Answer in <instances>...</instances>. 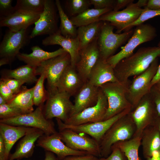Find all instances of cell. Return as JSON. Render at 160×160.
<instances>
[{
	"label": "cell",
	"instance_id": "cell-48",
	"mask_svg": "<svg viewBox=\"0 0 160 160\" xmlns=\"http://www.w3.org/2000/svg\"><path fill=\"white\" fill-rule=\"evenodd\" d=\"M5 147L2 136L0 135V160H5Z\"/></svg>",
	"mask_w": 160,
	"mask_h": 160
},
{
	"label": "cell",
	"instance_id": "cell-8",
	"mask_svg": "<svg viewBox=\"0 0 160 160\" xmlns=\"http://www.w3.org/2000/svg\"><path fill=\"white\" fill-rule=\"evenodd\" d=\"M43 105L37 107L33 111L9 119L0 120V123L16 126H23L40 129L44 134L50 135L55 133L54 123L47 119L43 111Z\"/></svg>",
	"mask_w": 160,
	"mask_h": 160
},
{
	"label": "cell",
	"instance_id": "cell-46",
	"mask_svg": "<svg viewBox=\"0 0 160 160\" xmlns=\"http://www.w3.org/2000/svg\"><path fill=\"white\" fill-rule=\"evenodd\" d=\"M94 156L90 154L83 156H70L62 160H92Z\"/></svg>",
	"mask_w": 160,
	"mask_h": 160
},
{
	"label": "cell",
	"instance_id": "cell-13",
	"mask_svg": "<svg viewBox=\"0 0 160 160\" xmlns=\"http://www.w3.org/2000/svg\"><path fill=\"white\" fill-rule=\"evenodd\" d=\"M29 39L27 29L16 32L9 30L0 43L1 58L6 59L9 64H11L19 53L20 50L27 44Z\"/></svg>",
	"mask_w": 160,
	"mask_h": 160
},
{
	"label": "cell",
	"instance_id": "cell-4",
	"mask_svg": "<svg viewBox=\"0 0 160 160\" xmlns=\"http://www.w3.org/2000/svg\"><path fill=\"white\" fill-rule=\"evenodd\" d=\"M114 27L107 22L104 21L97 39L100 59L106 61L122 44L132 35V29L120 33L113 32Z\"/></svg>",
	"mask_w": 160,
	"mask_h": 160
},
{
	"label": "cell",
	"instance_id": "cell-20",
	"mask_svg": "<svg viewBox=\"0 0 160 160\" xmlns=\"http://www.w3.org/2000/svg\"><path fill=\"white\" fill-rule=\"evenodd\" d=\"M42 44L45 46L60 45L69 54L71 57V65L75 67L79 58V41L77 37L75 38L66 37L62 35L58 30L43 39Z\"/></svg>",
	"mask_w": 160,
	"mask_h": 160
},
{
	"label": "cell",
	"instance_id": "cell-18",
	"mask_svg": "<svg viewBox=\"0 0 160 160\" xmlns=\"http://www.w3.org/2000/svg\"><path fill=\"white\" fill-rule=\"evenodd\" d=\"M97 39L79 51V58L75 68L85 83L88 81L92 68L100 59Z\"/></svg>",
	"mask_w": 160,
	"mask_h": 160
},
{
	"label": "cell",
	"instance_id": "cell-32",
	"mask_svg": "<svg viewBox=\"0 0 160 160\" xmlns=\"http://www.w3.org/2000/svg\"><path fill=\"white\" fill-rule=\"evenodd\" d=\"M141 141V136L134 137L127 140L117 142L113 145L122 151L128 160H141L138 155Z\"/></svg>",
	"mask_w": 160,
	"mask_h": 160
},
{
	"label": "cell",
	"instance_id": "cell-28",
	"mask_svg": "<svg viewBox=\"0 0 160 160\" xmlns=\"http://www.w3.org/2000/svg\"><path fill=\"white\" fill-rule=\"evenodd\" d=\"M36 68L26 64L14 69H3L0 72L1 78L21 80L30 84L36 83L38 79L36 76Z\"/></svg>",
	"mask_w": 160,
	"mask_h": 160
},
{
	"label": "cell",
	"instance_id": "cell-44",
	"mask_svg": "<svg viewBox=\"0 0 160 160\" xmlns=\"http://www.w3.org/2000/svg\"><path fill=\"white\" fill-rule=\"evenodd\" d=\"M150 92L155 103L158 116L160 117V92L153 86Z\"/></svg>",
	"mask_w": 160,
	"mask_h": 160
},
{
	"label": "cell",
	"instance_id": "cell-27",
	"mask_svg": "<svg viewBox=\"0 0 160 160\" xmlns=\"http://www.w3.org/2000/svg\"><path fill=\"white\" fill-rule=\"evenodd\" d=\"M141 145L146 159L150 157L155 151L160 150V133L153 125L147 127L141 135Z\"/></svg>",
	"mask_w": 160,
	"mask_h": 160
},
{
	"label": "cell",
	"instance_id": "cell-11",
	"mask_svg": "<svg viewBox=\"0 0 160 160\" xmlns=\"http://www.w3.org/2000/svg\"><path fill=\"white\" fill-rule=\"evenodd\" d=\"M132 110V108L126 109L105 120L78 125L66 124L58 119H56V120L59 131L68 129L77 133L87 134L99 143L104 134L111 125L119 119L129 113Z\"/></svg>",
	"mask_w": 160,
	"mask_h": 160
},
{
	"label": "cell",
	"instance_id": "cell-53",
	"mask_svg": "<svg viewBox=\"0 0 160 160\" xmlns=\"http://www.w3.org/2000/svg\"><path fill=\"white\" fill-rule=\"evenodd\" d=\"M153 125L157 128L160 133V117L157 116Z\"/></svg>",
	"mask_w": 160,
	"mask_h": 160
},
{
	"label": "cell",
	"instance_id": "cell-52",
	"mask_svg": "<svg viewBox=\"0 0 160 160\" xmlns=\"http://www.w3.org/2000/svg\"><path fill=\"white\" fill-rule=\"evenodd\" d=\"M148 0H139L136 3V5L139 7L142 8V7H146L148 3Z\"/></svg>",
	"mask_w": 160,
	"mask_h": 160
},
{
	"label": "cell",
	"instance_id": "cell-30",
	"mask_svg": "<svg viewBox=\"0 0 160 160\" xmlns=\"http://www.w3.org/2000/svg\"><path fill=\"white\" fill-rule=\"evenodd\" d=\"M33 90V87L28 89L26 86H22L20 92L7 104L19 108L23 114L32 112L34 111Z\"/></svg>",
	"mask_w": 160,
	"mask_h": 160
},
{
	"label": "cell",
	"instance_id": "cell-1",
	"mask_svg": "<svg viewBox=\"0 0 160 160\" xmlns=\"http://www.w3.org/2000/svg\"><path fill=\"white\" fill-rule=\"evenodd\" d=\"M160 57V45L143 47L123 59L114 68L115 75L119 81H126L131 76L142 73Z\"/></svg>",
	"mask_w": 160,
	"mask_h": 160
},
{
	"label": "cell",
	"instance_id": "cell-2",
	"mask_svg": "<svg viewBox=\"0 0 160 160\" xmlns=\"http://www.w3.org/2000/svg\"><path fill=\"white\" fill-rule=\"evenodd\" d=\"M130 112L115 122L104 134L99 143L101 157L109 156L111 152V147L115 143L133 137L136 127Z\"/></svg>",
	"mask_w": 160,
	"mask_h": 160
},
{
	"label": "cell",
	"instance_id": "cell-55",
	"mask_svg": "<svg viewBox=\"0 0 160 160\" xmlns=\"http://www.w3.org/2000/svg\"><path fill=\"white\" fill-rule=\"evenodd\" d=\"M156 89L160 92V80L158 81L153 86Z\"/></svg>",
	"mask_w": 160,
	"mask_h": 160
},
{
	"label": "cell",
	"instance_id": "cell-10",
	"mask_svg": "<svg viewBox=\"0 0 160 160\" xmlns=\"http://www.w3.org/2000/svg\"><path fill=\"white\" fill-rule=\"evenodd\" d=\"M130 113L136 127L133 137L141 136L144 129L153 125L158 116L155 103L150 92L141 99Z\"/></svg>",
	"mask_w": 160,
	"mask_h": 160
},
{
	"label": "cell",
	"instance_id": "cell-43",
	"mask_svg": "<svg viewBox=\"0 0 160 160\" xmlns=\"http://www.w3.org/2000/svg\"><path fill=\"white\" fill-rule=\"evenodd\" d=\"M0 95L5 98L7 103L12 100L16 95L1 79H0Z\"/></svg>",
	"mask_w": 160,
	"mask_h": 160
},
{
	"label": "cell",
	"instance_id": "cell-45",
	"mask_svg": "<svg viewBox=\"0 0 160 160\" xmlns=\"http://www.w3.org/2000/svg\"><path fill=\"white\" fill-rule=\"evenodd\" d=\"M133 0H117L113 10L119 11L121 9L127 7L129 4L133 3Z\"/></svg>",
	"mask_w": 160,
	"mask_h": 160
},
{
	"label": "cell",
	"instance_id": "cell-37",
	"mask_svg": "<svg viewBox=\"0 0 160 160\" xmlns=\"http://www.w3.org/2000/svg\"><path fill=\"white\" fill-rule=\"evenodd\" d=\"M158 16H160V9L153 10L145 9L138 19L133 23L127 26L124 28L123 31L129 30L134 26L143 23L145 22L148 20Z\"/></svg>",
	"mask_w": 160,
	"mask_h": 160
},
{
	"label": "cell",
	"instance_id": "cell-26",
	"mask_svg": "<svg viewBox=\"0 0 160 160\" xmlns=\"http://www.w3.org/2000/svg\"><path fill=\"white\" fill-rule=\"evenodd\" d=\"M31 49L32 51L31 53L27 54L20 52L17 57L26 64L36 68L41 63L66 52L63 48H60L55 51L48 52L44 50L38 46H33Z\"/></svg>",
	"mask_w": 160,
	"mask_h": 160
},
{
	"label": "cell",
	"instance_id": "cell-5",
	"mask_svg": "<svg viewBox=\"0 0 160 160\" xmlns=\"http://www.w3.org/2000/svg\"><path fill=\"white\" fill-rule=\"evenodd\" d=\"M157 36L156 28L150 24L143 23L136 26L127 43L120 52L109 57L107 62L114 68L121 61L132 54L138 46L153 40Z\"/></svg>",
	"mask_w": 160,
	"mask_h": 160
},
{
	"label": "cell",
	"instance_id": "cell-19",
	"mask_svg": "<svg viewBox=\"0 0 160 160\" xmlns=\"http://www.w3.org/2000/svg\"><path fill=\"white\" fill-rule=\"evenodd\" d=\"M41 13L16 10L9 16L0 18V25L7 27L12 31L27 29L30 25L35 24Z\"/></svg>",
	"mask_w": 160,
	"mask_h": 160
},
{
	"label": "cell",
	"instance_id": "cell-56",
	"mask_svg": "<svg viewBox=\"0 0 160 160\" xmlns=\"http://www.w3.org/2000/svg\"><path fill=\"white\" fill-rule=\"evenodd\" d=\"M92 160H99L98 157L94 156Z\"/></svg>",
	"mask_w": 160,
	"mask_h": 160
},
{
	"label": "cell",
	"instance_id": "cell-35",
	"mask_svg": "<svg viewBox=\"0 0 160 160\" xmlns=\"http://www.w3.org/2000/svg\"><path fill=\"white\" fill-rule=\"evenodd\" d=\"M45 2V0H18L14 7L15 10L41 13L44 9Z\"/></svg>",
	"mask_w": 160,
	"mask_h": 160
},
{
	"label": "cell",
	"instance_id": "cell-29",
	"mask_svg": "<svg viewBox=\"0 0 160 160\" xmlns=\"http://www.w3.org/2000/svg\"><path fill=\"white\" fill-rule=\"evenodd\" d=\"M103 22L99 21L78 28L77 37L79 41V51L98 38Z\"/></svg>",
	"mask_w": 160,
	"mask_h": 160
},
{
	"label": "cell",
	"instance_id": "cell-22",
	"mask_svg": "<svg viewBox=\"0 0 160 160\" xmlns=\"http://www.w3.org/2000/svg\"><path fill=\"white\" fill-rule=\"evenodd\" d=\"M85 82L71 64L65 69L58 81L57 89L66 92L71 96L75 95Z\"/></svg>",
	"mask_w": 160,
	"mask_h": 160
},
{
	"label": "cell",
	"instance_id": "cell-9",
	"mask_svg": "<svg viewBox=\"0 0 160 160\" xmlns=\"http://www.w3.org/2000/svg\"><path fill=\"white\" fill-rule=\"evenodd\" d=\"M71 96L67 93L60 91L48 94L43 111L45 118L51 120L55 118L65 122L71 116L73 108L70 100Z\"/></svg>",
	"mask_w": 160,
	"mask_h": 160
},
{
	"label": "cell",
	"instance_id": "cell-49",
	"mask_svg": "<svg viewBox=\"0 0 160 160\" xmlns=\"http://www.w3.org/2000/svg\"><path fill=\"white\" fill-rule=\"evenodd\" d=\"M160 80V63L158 66L157 72L152 79L151 84V87Z\"/></svg>",
	"mask_w": 160,
	"mask_h": 160
},
{
	"label": "cell",
	"instance_id": "cell-36",
	"mask_svg": "<svg viewBox=\"0 0 160 160\" xmlns=\"http://www.w3.org/2000/svg\"><path fill=\"white\" fill-rule=\"evenodd\" d=\"M90 0H68L65 1L66 7L69 14L74 17L89 9Z\"/></svg>",
	"mask_w": 160,
	"mask_h": 160
},
{
	"label": "cell",
	"instance_id": "cell-14",
	"mask_svg": "<svg viewBox=\"0 0 160 160\" xmlns=\"http://www.w3.org/2000/svg\"><path fill=\"white\" fill-rule=\"evenodd\" d=\"M145 10L133 2L122 10H112L104 14L100 17L99 20L109 22L116 28V33H119L127 26L136 21Z\"/></svg>",
	"mask_w": 160,
	"mask_h": 160
},
{
	"label": "cell",
	"instance_id": "cell-25",
	"mask_svg": "<svg viewBox=\"0 0 160 160\" xmlns=\"http://www.w3.org/2000/svg\"><path fill=\"white\" fill-rule=\"evenodd\" d=\"M33 128L0 123V135L3 139L5 147V160H8L10 151L15 143Z\"/></svg>",
	"mask_w": 160,
	"mask_h": 160
},
{
	"label": "cell",
	"instance_id": "cell-6",
	"mask_svg": "<svg viewBox=\"0 0 160 160\" xmlns=\"http://www.w3.org/2000/svg\"><path fill=\"white\" fill-rule=\"evenodd\" d=\"M71 64V57L66 51L57 56L41 63L36 68V75L44 73L47 80L48 94L53 93L57 89L59 79L65 68Z\"/></svg>",
	"mask_w": 160,
	"mask_h": 160
},
{
	"label": "cell",
	"instance_id": "cell-31",
	"mask_svg": "<svg viewBox=\"0 0 160 160\" xmlns=\"http://www.w3.org/2000/svg\"><path fill=\"white\" fill-rule=\"evenodd\" d=\"M113 9L112 8L102 9L89 8L80 14L72 17L70 20L73 24L78 28L100 21L102 15Z\"/></svg>",
	"mask_w": 160,
	"mask_h": 160
},
{
	"label": "cell",
	"instance_id": "cell-33",
	"mask_svg": "<svg viewBox=\"0 0 160 160\" xmlns=\"http://www.w3.org/2000/svg\"><path fill=\"white\" fill-rule=\"evenodd\" d=\"M55 5L58 11L60 23L58 29L61 34L68 38H75L77 37V30L64 12L60 1H55Z\"/></svg>",
	"mask_w": 160,
	"mask_h": 160
},
{
	"label": "cell",
	"instance_id": "cell-39",
	"mask_svg": "<svg viewBox=\"0 0 160 160\" xmlns=\"http://www.w3.org/2000/svg\"><path fill=\"white\" fill-rule=\"evenodd\" d=\"M0 79L5 83L15 95L20 92L22 85L26 83L23 81L13 78H1Z\"/></svg>",
	"mask_w": 160,
	"mask_h": 160
},
{
	"label": "cell",
	"instance_id": "cell-47",
	"mask_svg": "<svg viewBox=\"0 0 160 160\" xmlns=\"http://www.w3.org/2000/svg\"><path fill=\"white\" fill-rule=\"evenodd\" d=\"M144 8L148 9H160V0H148L147 5Z\"/></svg>",
	"mask_w": 160,
	"mask_h": 160
},
{
	"label": "cell",
	"instance_id": "cell-12",
	"mask_svg": "<svg viewBox=\"0 0 160 160\" xmlns=\"http://www.w3.org/2000/svg\"><path fill=\"white\" fill-rule=\"evenodd\" d=\"M108 107L107 98L99 87L98 100L94 106L71 116L65 122L71 125L98 122L103 120Z\"/></svg>",
	"mask_w": 160,
	"mask_h": 160
},
{
	"label": "cell",
	"instance_id": "cell-15",
	"mask_svg": "<svg viewBox=\"0 0 160 160\" xmlns=\"http://www.w3.org/2000/svg\"><path fill=\"white\" fill-rule=\"evenodd\" d=\"M59 132L62 141L69 148L87 152L97 157H101L99 143L93 138L68 129L60 131Z\"/></svg>",
	"mask_w": 160,
	"mask_h": 160
},
{
	"label": "cell",
	"instance_id": "cell-42",
	"mask_svg": "<svg viewBox=\"0 0 160 160\" xmlns=\"http://www.w3.org/2000/svg\"><path fill=\"white\" fill-rule=\"evenodd\" d=\"M116 1L115 0H90L91 5L94 8L102 9L106 8H113Z\"/></svg>",
	"mask_w": 160,
	"mask_h": 160
},
{
	"label": "cell",
	"instance_id": "cell-24",
	"mask_svg": "<svg viewBox=\"0 0 160 160\" xmlns=\"http://www.w3.org/2000/svg\"><path fill=\"white\" fill-rule=\"evenodd\" d=\"M118 81L112 66L107 61L99 59L92 68L88 81L100 87L106 83Z\"/></svg>",
	"mask_w": 160,
	"mask_h": 160
},
{
	"label": "cell",
	"instance_id": "cell-34",
	"mask_svg": "<svg viewBox=\"0 0 160 160\" xmlns=\"http://www.w3.org/2000/svg\"><path fill=\"white\" fill-rule=\"evenodd\" d=\"M46 79L45 74L41 73L33 87V102L34 105L37 107L44 105V103L47 100L48 97L47 91L45 90L44 86Z\"/></svg>",
	"mask_w": 160,
	"mask_h": 160
},
{
	"label": "cell",
	"instance_id": "cell-16",
	"mask_svg": "<svg viewBox=\"0 0 160 160\" xmlns=\"http://www.w3.org/2000/svg\"><path fill=\"white\" fill-rule=\"evenodd\" d=\"M55 8L53 0H45L44 10L35 24V26L29 35L30 39L40 35H50L58 31Z\"/></svg>",
	"mask_w": 160,
	"mask_h": 160
},
{
	"label": "cell",
	"instance_id": "cell-40",
	"mask_svg": "<svg viewBox=\"0 0 160 160\" xmlns=\"http://www.w3.org/2000/svg\"><path fill=\"white\" fill-rule=\"evenodd\" d=\"M12 0H0V18L9 16L15 10L12 6Z\"/></svg>",
	"mask_w": 160,
	"mask_h": 160
},
{
	"label": "cell",
	"instance_id": "cell-54",
	"mask_svg": "<svg viewBox=\"0 0 160 160\" xmlns=\"http://www.w3.org/2000/svg\"><path fill=\"white\" fill-rule=\"evenodd\" d=\"M7 102L5 98L0 95V105L7 104Z\"/></svg>",
	"mask_w": 160,
	"mask_h": 160
},
{
	"label": "cell",
	"instance_id": "cell-17",
	"mask_svg": "<svg viewBox=\"0 0 160 160\" xmlns=\"http://www.w3.org/2000/svg\"><path fill=\"white\" fill-rule=\"evenodd\" d=\"M36 145L55 153L61 160L68 156L89 154L87 152L75 150L68 147L63 143L57 132L50 135L44 134L38 139Z\"/></svg>",
	"mask_w": 160,
	"mask_h": 160
},
{
	"label": "cell",
	"instance_id": "cell-51",
	"mask_svg": "<svg viewBox=\"0 0 160 160\" xmlns=\"http://www.w3.org/2000/svg\"><path fill=\"white\" fill-rule=\"evenodd\" d=\"M44 160H57L53 153L47 151L45 154Z\"/></svg>",
	"mask_w": 160,
	"mask_h": 160
},
{
	"label": "cell",
	"instance_id": "cell-7",
	"mask_svg": "<svg viewBox=\"0 0 160 160\" xmlns=\"http://www.w3.org/2000/svg\"><path fill=\"white\" fill-rule=\"evenodd\" d=\"M159 64L158 58L147 69L134 77L131 81L126 97L132 105V110L135 108L141 99L150 92L151 83L157 72Z\"/></svg>",
	"mask_w": 160,
	"mask_h": 160
},
{
	"label": "cell",
	"instance_id": "cell-23",
	"mask_svg": "<svg viewBox=\"0 0 160 160\" xmlns=\"http://www.w3.org/2000/svg\"><path fill=\"white\" fill-rule=\"evenodd\" d=\"M44 134L42 130L34 128L23 137L15 151L10 156L8 160H19L31 156L34 151L35 142Z\"/></svg>",
	"mask_w": 160,
	"mask_h": 160
},
{
	"label": "cell",
	"instance_id": "cell-38",
	"mask_svg": "<svg viewBox=\"0 0 160 160\" xmlns=\"http://www.w3.org/2000/svg\"><path fill=\"white\" fill-rule=\"evenodd\" d=\"M23 114L20 109L12 107L8 104L0 105V119L13 118Z\"/></svg>",
	"mask_w": 160,
	"mask_h": 160
},
{
	"label": "cell",
	"instance_id": "cell-21",
	"mask_svg": "<svg viewBox=\"0 0 160 160\" xmlns=\"http://www.w3.org/2000/svg\"><path fill=\"white\" fill-rule=\"evenodd\" d=\"M99 92V87L92 85L88 81L85 82L75 95L71 116L95 105L98 101Z\"/></svg>",
	"mask_w": 160,
	"mask_h": 160
},
{
	"label": "cell",
	"instance_id": "cell-3",
	"mask_svg": "<svg viewBox=\"0 0 160 160\" xmlns=\"http://www.w3.org/2000/svg\"><path fill=\"white\" fill-rule=\"evenodd\" d=\"M131 81L108 82L100 87L106 97L108 107L103 120L108 119L124 110L132 109V105L126 97Z\"/></svg>",
	"mask_w": 160,
	"mask_h": 160
},
{
	"label": "cell",
	"instance_id": "cell-50",
	"mask_svg": "<svg viewBox=\"0 0 160 160\" xmlns=\"http://www.w3.org/2000/svg\"><path fill=\"white\" fill-rule=\"evenodd\" d=\"M146 159V160H160V150L154 151L151 157Z\"/></svg>",
	"mask_w": 160,
	"mask_h": 160
},
{
	"label": "cell",
	"instance_id": "cell-41",
	"mask_svg": "<svg viewBox=\"0 0 160 160\" xmlns=\"http://www.w3.org/2000/svg\"><path fill=\"white\" fill-rule=\"evenodd\" d=\"M111 152L106 157H101L99 160H127V158L124 153L119 148L112 145Z\"/></svg>",
	"mask_w": 160,
	"mask_h": 160
}]
</instances>
